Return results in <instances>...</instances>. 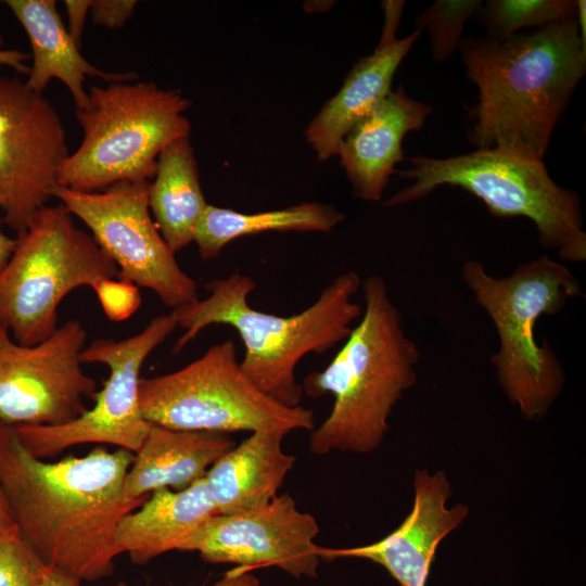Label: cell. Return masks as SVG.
<instances>
[{
    "instance_id": "obj_1",
    "label": "cell",
    "mask_w": 586,
    "mask_h": 586,
    "mask_svg": "<svg viewBox=\"0 0 586 586\" xmlns=\"http://www.w3.org/2000/svg\"><path fill=\"white\" fill-rule=\"evenodd\" d=\"M133 457L99 446L82 457L47 462L0 421V487L17 535L46 565L81 582L111 575L119 555L115 528L146 499L123 495Z\"/></svg>"
},
{
    "instance_id": "obj_2",
    "label": "cell",
    "mask_w": 586,
    "mask_h": 586,
    "mask_svg": "<svg viewBox=\"0 0 586 586\" xmlns=\"http://www.w3.org/2000/svg\"><path fill=\"white\" fill-rule=\"evenodd\" d=\"M477 100L468 140L543 161L552 131L586 72V42L576 17L502 41L462 37L458 48Z\"/></svg>"
},
{
    "instance_id": "obj_3",
    "label": "cell",
    "mask_w": 586,
    "mask_h": 586,
    "mask_svg": "<svg viewBox=\"0 0 586 586\" xmlns=\"http://www.w3.org/2000/svg\"><path fill=\"white\" fill-rule=\"evenodd\" d=\"M361 289L365 308L358 323L330 364L302 384L311 397H334L330 415L310 435L315 455L374 450L394 406L417 380L420 352L406 334L384 279L368 276Z\"/></svg>"
},
{
    "instance_id": "obj_4",
    "label": "cell",
    "mask_w": 586,
    "mask_h": 586,
    "mask_svg": "<svg viewBox=\"0 0 586 586\" xmlns=\"http://www.w3.org/2000/svg\"><path fill=\"white\" fill-rule=\"evenodd\" d=\"M353 270L335 277L309 307L292 316H277L249 305L256 282L247 275L232 273L206 283L208 296L171 310L184 330L175 344L179 353L212 324L233 328L245 348L241 369L253 384L286 407L301 406L303 386L295 370L301 359L322 355L344 342L353 322L362 315L353 296L361 288Z\"/></svg>"
},
{
    "instance_id": "obj_5",
    "label": "cell",
    "mask_w": 586,
    "mask_h": 586,
    "mask_svg": "<svg viewBox=\"0 0 586 586\" xmlns=\"http://www.w3.org/2000/svg\"><path fill=\"white\" fill-rule=\"evenodd\" d=\"M461 273L497 331L499 348L491 362L500 387L527 420L545 416L565 378L548 342L536 341L535 326L542 316H552L582 296L577 278L547 255L504 278L491 276L476 260H468Z\"/></svg>"
},
{
    "instance_id": "obj_6",
    "label": "cell",
    "mask_w": 586,
    "mask_h": 586,
    "mask_svg": "<svg viewBox=\"0 0 586 586\" xmlns=\"http://www.w3.org/2000/svg\"><path fill=\"white\" fill-rule=\"evenodd\" d=\"M89 102L76 110L84 136L58 170V184L97 192L119 181H148L170 143L189 138L184 112L191 102L178 90L153 81H116L92 86Z\"/></svg>"
},
{
    "instance_id": "obj_7",
    "label": "cell",
    "mask_w": 586,
    "mask_h": 586,
    "mask_svg": "<svg viewBox=\"0 0 586 586\" xmlns=\"http://www.w3.org/2000/svg\"><path fill=\"white\" fill-rule=\"evenodd\" d=\"M410 167L396 171L412 183L384 202L396 206L428 196L442 186L458 187L484 202L500 218L526 217L537 230L538 242L561 259H586L581 199L558 186L543 161L499 150H476L446 158L415 156Z\"/></svg>"
},
{
    "instance_id": "obj_8",
    "label": "cell",
    "mask_w": 586,
    "mask_h": 586,
    "mask_svg": "<svg viewBox=\"0 0 586 586\" xmlns=\"http://www.w3.org/2000/svg\"><path fill=\"white\" fill-rule=\"evenodd\" d=\"M118 278V269L63 205H46L17 233L0 269V326L18 344L37 345L58 327L63 298L80 286Z\"/></svg>"
},
{
    "instance_id": "obj_9",
    "label": "cell",
    "mask_w": 586,
    "mask_h": 586,
    "mask_svg": "<svg viewBox=\"0 0 586 586\" xmlns=\"http://www.w3.org/2000/svg\"><path fill=\"white\" fill-rule=\"evenodd\" d=\"M139 404L149 423L177 430L289 434L315 428L310 409L286 407L253 384L230 340L212 345L179 370L140 379Z\"/></svg>"
},
{
    "instance_id": "obj_10",
    "label": "cell",
    "mask_w": 586,
    "mask_h": 586,
    "mask_svg": "<svg viewBox=\"0 0 586 586\" xmlns=\"http://www.w3.org/2000/svg\"><path fill=\"white\" fill-rule=\"evenodd\" d=\"M177 327L171 311L156 316L141 332L125 340L92 341L81 352V362L103 364L110 370L104 386L93 396L95 404L65 424L13 425L25 448L39 459L89 443L138 451L151 426L140 410V370L146 357Z\"/></svg>"
},
{
    "instance_id": "obj_11",
    "label": "cell",
    "mask_w": 586,
    "mask_h": 586,
    "mask_svg": "<svg viewBox=\"0 0 586 586\" xmlns=\"http://www.w3.org/2000/svg\"><path fill=\"white\" fill-rule=\"evenodd\" d=\"M149 181H119L103 191L58 186V198L91 231L118 269V278L153 291L174 309L199 300L196 282L176 260L149 207Z\"/></svg>"
},
{
    "instance_id": "obj_12",
    "label": "cell",
    "mask_w": 586,
    "mask_h": 586,
    "mask_svg": "<svg viewBox=\"0 0 586 586\" xmlns=\"http://www.w3.org/2000/svg\"><path fill=\"white\" fill-rule=\"evenodd\" d=\"M86 341L85 327L74 319L34 346L16 343L0 326V421L61 425L81 416L97 390L81 368Z\"/></svg>"
},
{
    "instance_id": "obj_13",
    "label": "cell",
    "mask_w": 586,
    "mask_h": 586,
    "mask_svg": "<svg viewBox=\"0 0 586 586\" xmlns=\"http://www.w3.org/2000/svg\"><path fill=\"white\" fill-rule=\"evenodd\" d=\"M69 154L61 117L43 93L0 76V211L17 233L54 196Z\"/></svg>"
},
{
    "instance_id": "obj_14",
    "label": "cell",
    "mask_w": 586,
    "mask_h": 586,
    "mask_svg": "<svg viewBox=\"0 0 586 586\" xmlns=\"http://www.w3.org/2000/svg\"><path fill=\"white\" fill-rule=\"evenodd\" d=\"M319 525L298 509L288 493L240 513L215 514L180 546L196 551L208 563H231L252 571L277 566L288 574L316 577L322 547L315 543Z\"/></svg>"
},
{
    "instance_id": "obj_15",
    "label": "cell",
    "mask_w": 586,
    "mask_h": 586,
    "mask_svg": "<svg viewBox=\"0 0 586 586\" xmlns=\"http://www.w3.org/2000/svg\"><path fill=\"white\" fill-rule=\"evenodd\" d=\"M412 509L388 535L354 548H324L321 558L367 559L382 565L399 586H426L430 569L441 542L467 518L469 508L446 507L451 487L444 471L431 475L416 470Z\"/></svg>"
},
{
    "instance_id": "obj_16",
    "label": "cell",
    "mask_w": 586,
    "mask_h": 586,
    "mask_svg": "<svg viewBox=\"0 0 586 586\" xmlns=\"http://www.w3.org/2000/svg\"><path fill=\"white\" fill-rule=\"evenodd\" d=\"M382 4L384 26L375 50L353 66L340 90L306 129V140L320 161L337 155L348 131L392 91L395 72L421 35L415 29L397 38L404 1H383Z\"/></svg>"
},
{
    "instance_id": "obj_17",
    "label": "cell",
    "mask_w": 586,
    "mask_h": 586,
    "mask_svg": "<svg viewBox=\"0 0 586 586\" xmlns=\"http://www.w3.org/2000/svg\"><path fill=\"white\" fill-rule=\"evenodd\" d=\"M431 112L430 105L410 98L400 86L348 131L337 155L355 198L382 199L396 164L404 158V137L419 130Z\"/></svg>"
},
{
    "instance_id": "obj_18",
    "label": "cell",
    "mask_w": 586,
    "mask_h": 586,
    "mask_svg": "<svg viewBox=\"0 0 586 586\" xmlns=\"http://www.w3.org/2000/svg\"><path fill=\"white\" fill-rule=\"evenodd\" d=\"M235 446L229 434L177 430L152 424L125 476L127 500L161 488L183 489L203 479L209 468Z\"/></svg>"
},
{
    "instance_id": "obj_19",
    "label": "cell",
    "mask_w": 586,
    "mask_h": 586,
    "mask_svg": "<svg viewBox=\"0 0 586 586\" xmlns=\"http://www.w3.org/2000/svg\"><path fill=\"white\" fill-rule=\"evenodd\" d=\"M288 433L280 430L252 432L224 454L204 476L217 514H233L271 501L296 458L282 449Z\"/></svg>"
},
{
    "instance_id": "obj_20",
    "label": "cell",
    "mask_w": 586,
    "mask_h": 586,
    "mask_svg": "<svg viewBox=\"0 0 586 586\" xmlns=\"http://www.w3.org/2000/svg\"><path fill=\"white\" fill-rule=\"evenodd\" d=\"M5 4L24 27L33 51L26 85L42 93L51 79L61 80L68 89L76 110L88 105L86 77L101 78L106 84L132 81L135 72L109 73L89 63L80 47L72 39L56 10L54 0H8Z\"/></svg>"
},
{
    "instance_id": "obj_21",
    "label": "cell",
    "mask_w": 586,
    "mask_h": 586,
    "mask_svg": "<svg viewBox=\"0 0 586 586\" xmlns=\"http://www.w3.org/2000/svg\"><path fill=\"white\" fill-rule=\"evenodd\" d=\"M217 510L204 477L173 491L161 488L124 515L114 533L115 546L136 564H146L181 544Z\"/></svg>"
},
{
    "instance_id": "obj_22",
    "label": "cell",
    "mask_w": 586,
    "mask_h": 586,
    "mask_svg": "<svg viewBox=\"0 0 586 586\" xmlns=\"http://www.w3.org/2000/svg\"><path fill=\"white\" fill-rule=\"evenodd\" d=\"M149 187V207L163 239L176 254L193 242L207 206L189 138L166 146Z\"/></svg>"
},
{
    "instance_id": "obj_23",
    "label": "cell",
    "mask_w": 586,
    "mask_h": 586,
    "mask_svg": "<svg viewBox=\"0 0 586 586\" xmlns=\"http://www.w3.org/2000/svg\"><path fill=\"white\" fill-rule=\"evenodd\" d=\"M344 218L334 206L318 202L254 214L207 204L195 227L193 242L203 259H213L241 237L263 232L329 233Z\"/></svg>"
},
{
    "instance_id": "obj_24",
    "label": "cell",
    "mask_w": 586,
    "mask_h": 586,
    "mask_svg": "<svg viewBox=\"0 0 586 586\" xmlns=\"http://www.w3.org/2000/svg\"><path fill=\"white\" fill-rule=\"evenodd\" d=\"M488 38L502 41L524 27H545L576 17L575 0H491L480 7Z\"/></svg>"
},
{
    "instance_id": "obj_25",
    "label": "cell",
    "mask_w": 586,
    "mask_h": 586,
    "mask_svg": "<svg viewBox=\"0 0 586 586\" xmlns=\"http://www.w3.org/2000/svg\"><path fill=\"white\" fill-rule=\"evenodd\" d=\"M482 5L480 0H437L415 20V29H426L432 58L443 62L458 50L467 20Z\"/></svg>"
},
{
    "instance_id": "obj_26",
    "label": "cell",
    "mask_w": 586,
    "mask_h": 586,
    "mask_svg": "<svg viewBox=\"0 0 586 586\" xmlns=\"http://www.w3.org/2000/svg\"><path fill=\"white\" fill-rule=\"evenodd\" d=\"M46 568L16 532L0 536V586H38Z\"/></svg>"
},
{
    "instance_id": "obj_27",
    "label": "cell",
    "mask_w": 586,
    "mask_h": 586,
    "mask_svg": "<svg viewBox=\"0 0 586 586\" xmlns=\"http://www.w3.org/2000/svg\"><path fill=\"white\" fill-rule=\"evenodd\" d=\"M93 290L105 315L115 321L127 319L141 303L138 286L120 279L104 280Z\"/></svg>"
},
{
    "instance_id": "obj_28",
    "label": "cell",
    "mask_w": 586,
    "mask_h": 586,
    "mask_svg": "<svg viewBox=\"0 0 586 586\" xmlns=\"http://www.w3.org/2000/svg\"><path fill=\"white\" fill-rule=\"evenodd\" d=\"M137 3L136 0H92L89 13L97 25L116 29L131 17Z\"/></svg>"
},
{
    "instance_id": "obj_29",
    "label": "cell",
    "mask_w": 586,
    "mask_h": 586,
    "mask_svg": "<svg viewBox=\"0 0 586 586\" xmlns=\"http://www.w3.org/2000/svg\"><path fill=\"white\" fill-rule=\"evenodd\" d=\"M68 15V34L78 47L81 44L87 14L90 12V0H66L64 2Z\"/></svg>"
},
{
    "instance_id": "obj_30",
    "label": "cell",
    "mask_w": 586,
    "mask_h": 586,
    "mask_svg": "<svg viewBox=\"0 0 586 586\" xmlns=\"http://www.w3.org/2000/svg\"><path fill=\"white\" fill-rule=\"evenodd\" d=\"M212 586H262V583L251 571L235 566Z\"/></svg>"
},
{
    "instance_id": "obj_31",
    "label": "cell",
    "mask_w": 586,
    "mask_h": 586,
    "mask_svg": "<svg viewBox=\"0 0 586 586\" xmlns=\"http://www.w3.org/2000/svg\"><path fill=\"white\" fill-rule=\"evenodd\" d=\"M81 581L55 566L47 565L38 586H80Z\"/></svg>"
},
{
    "instance_id": "obj_32",
    "label": "cell",
    "mask_w": 586,
    "mask_h": 586,
    "mask_svg": "<svg viewBox=\"0 0 586 586\" xmlns=\"http://www.w3.org/2000/svg\"><path fill=\"white\" fill-rule=\"evenodd\" d=\"M27 56L16 49H0V66H8L20 74L28 75L30 67L25 64Z\"/></svg>"
},
{
    "instance_id": "obj_33",
    "label": "cell",
    "mask_w": 586,
    "mask_h": 586,
    "mask_svg": "<svg viewBox=\"0 0 586 586\" xmlns=\"http://www.w3.org/2000/svg\"><path fill=\"white\" fill-rule=\"evenodd\" d=\"M14 523L10 517L3 493L0 487V536L15 533Z\"/></svg>"
},
{
    "instance_id": "obj_34",
    "label": "cell",
    "mask_w": 586,
    "mask_h": 586,
    "mask_svg": "<svg viewBox=\"0 0 586 586\" xmlns=\"http://www.w3.org/2000/svg\"><path fill=\"white\" fill-rule=\"evenodd\" d=\"M2 218H0V269L5 265L16 245V238L13 239L2 230Z\"/></svg>"
},
{
    "instance_id": "obj_35",
    "label": "cell",
    "mask_w": 586,
    "mask_h": 586,
    "mask_svg": "<svg viewBox=\"0 0 586 586\" xmlns=\"http://www.w3.org/2000/svg\"><path fill=\"white\" fill-rule=\"evenodd\" d=\"M585 0H577V13H576V22L578 26V31L581 34L582 39L586 42V23H585Z\"/></svg>"
},
{
    "instance_id": "obj_36",
    "label": "cell",
    "mask_w": 586,
    "mask_h": 586,
    "mask_svg": "<svg viewBox=\"0 0 586 586\" xmlns=\"http://www.w3.org/2000/svg\"><path fill=\"white\" fill-rule=\"evenodd\" d=\"M4 46V38L2 36V33L0 30V49Z\"/></svg>"
},
{
    "instance_id": "obj_37",
    "label": "cell",
    "mask_w": 586,
    "mask_h": 586,
    "mask_svg": "<svg viewBox=\"0 0 586 586\" xmlns=\"http://www.w3.org/2000/svg\"><path fill=\"white\" fill-rule=\"evenodd\" d=\"M113 586H128V585L126 583H124V582H119V583H117V584H115Z\"/></svg>"
}]
</instances>
